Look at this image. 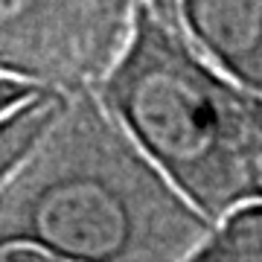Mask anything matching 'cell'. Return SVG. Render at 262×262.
Segmentation results:
<instances>
[{
  "instance_id": "cell-1",
  "label": "cell",
  "mask_w": 262,
  "mask_h": 262,
  "mask_svg": "<svg viewBox=\"0 0 262 262\" xmlns=\"http://www.w3.org/2000/svg\"><path fill=\"white\" fill-rule=\"evenodd\" d=\"M207 227L94 88L64 91L0 184V262H184Z\"/></svg>"
},
{
  "instance_id": "cell-2",
  "label": "cell",
  "mask_w": 262,
  "mask_h": 262,
  "mask_svg": "<svg viewBox=\"0 0 262 262\" xmlns=\"http://www.w3.org/2000/svg\"><path fill=\"white\" fill-rule=\"evenodd\" d=\"M94 91L210 225L262 201V91L213 64L178 20L137 0L128 38Z\"/></svg>"
},
{
  "instance_id": "cell-3",
  "label": "cell",
  "mask_w": 262,
  "mask_h": 262,
  "mask_svg": "<svg viewBox=\"0 0 262 262\" xmlns=\"http://www.w3.org/2000/svg\"><path fill=\"white\" fill-rule=\"evenodd\" d=\"M137 0H0V73L53 91L96 88Z\"/></svg>"
},
{
  "instance_id": "cell-4",
  "label": "cell",
  "mask_w": 262,
  "mask_h": 262,
  "mask_svg": "<svg viewBox=\"0 0 262 262\" xmlns=\"http://www.w3.org/2000/svg\"><path fill=\"white\" fill-rule=\"evenodd\" d=\"M175 20L213 64L262 91V0H175Z\"/></svg>"
},
{
  "instance_id": "cell-5",
  "label": "cell",
  "mask_w": 262,
  "mask_h": 262,
  "mask_svg": "<svg viewBox=\"0 0 262 262\" xmlns=\"http://www.w3.org/2000/svg\"><path fill=\"white\" fill-rule=\"evenodd\" d=\"M189 262H262V201L239 204L215 219Z\"/></svg>"
},
{
  "instance_id": "cell-6",
  "label": "cell",
  "mask_w": 262,
  "mask_h": 262,
  "mask_svg": "<svg viewBox=\"0 0 262 262\" xmlns=\"http://www.w3.org/2000/svg\"><path fill=\"white\" fill-rule=\"evenodd\" d=\"M61 99H64V91L44 88L0 117V184L9 178V172L41 137V131L53 122V117L61 108Z\"/></svg>"
},
{
  "instance_id": "cell-7",
  "label": "cell",
  "mask_w": 262,
  "mask_h": 262,
  "mask_svg": "<svg viewBox=\"0 0 262 262\" xmlns=\"http://www.w3.org/2000/svg\"><path fill=\"white\" fill-rule=\"evenodd\" d=\"M38 91H44V88H38V84H32V82H24V79H18V76L0 73V117L9 114L12 108L20 105L24 99L35 96Z\"/></svg>"
},
{
  "instance_id": "cell-8",
  "label": "cell",
  "mask_w": 262,
  "mask_h": 262,
  "mask_svg": "<svg viewBox=\"0 0 262 262\" xmlns=\"http://www.w3.org/2000/svg\"><path fill=\"white\" fill-rule=\"evenodd\" d=\"M151 9H158L160 15H166V18L175 20V0H146Z\"/></svg>"
}]
</instances>
